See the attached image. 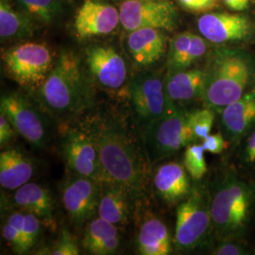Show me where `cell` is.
Listing matches in <instances>:
<instances>
[{
	"label": "cell",
	"instance_id": "cell-1",
	"mask_svg": "<svg viewBox=\"0 0 255 255\" xmlns=\"http://www.w3.org/2000/svg\"><path fill=\"white\" fill-rule=\"evenodd\" d=\"M87 131L98 148L107 182L119 184L140 200L146 191V165L132 139L107 119L96 121Z\"/></svg>",
	"mask_w": 255,
	"mask_h": 255
},
{
	"label": "cell",
	"instance_id": "cell-2",
	"mask_svg": "<svg viewBox=\"0 0 255 255\" xmlns=\"http://www.w3.org/2000/svg\"><path fill=\"white\" fill-rule=\"evenodd\" d=\"M38 93L43 107L54 117H73L87 107L81 64L73 52H61Z\"/></svg>",
	"mask_w": 255,
	"mask_h": 255
},
{
	"label": "cell",
	"instance_id": "cell-3",
	"mask_svg": "<svg viewBox=\"0 0 255 255\" xmlns=\"http://www.w3.org/2000/svg\"><path fill=\"white\" fill-rule=\"evenodd\" d=\"M206 72L202 100L208 108H224L240 99L251 82L252 69L238 53L217 54Z\"/></svg>",
	"mask_w": 255,
	"mask_h": 255
},
{
	"label": "cell",
	"instance_id": "cell-4",
	"mask_svg": "<svg viewBox=\"0 0 255 255\" xmlns=\"http://www.w3.org/2000/svg\"><path fill=\"white\" fill-rule=\"evenodd\" d=\"M187 115L171 101L164 116L145 129V145L150 162L174 154L196 140Z\"/></svg>",
	"mask_w": 255,
	"mask_h": 255
},
{
	"label": "cell",
	"instance_id": "cell-5",
	"mask_svg": "<svg viewBox=\"0 0 255 255\" xmlns=\"http://www.w3.org/2000/svg\"><path fill=\"white\" fill-rule=\"evenodd\" d=\"M9 77L27 89H39L54 65L51 50L44 44L27 42L2 54Z\"/></svg>",
	"mask_w": 255,
	"mask_h": 255
},
{
	"label": "cell",
	"instance_id": "cell-6",
	"mask_svg": "<svg viewBox=\"0 0 255 255\" xmlns=\"http://www.w3.org/2000/svg\"><path fill=\"white\" fill-rule=\"evenodd\" d=\"M211 211L204 194L192 190L176 212L175 244L181 250L200 246L209 232Z\"/></svg>",
	"mask_w": 255,
	"mask_h": 255
},
{
	"label": "cell",
	"instance_id": "cell-7",
	"mask_svg": "<svg viewBox=\"0 0 255 255\" xmlns=\"http://www.w3.org/2000/svg\"><path fill=\"white\" fill-rule=\"evenodd\" d=\"M128 93L134 119L145 129L164 116L171 102L165 93L164 82L153 74L135 77Z\"/></svg>",
	"mask_w": 255,
	"mask_h": 255
},
{
	"label": "cell",
	"instance_id": "cell-8",
	"mask_svg": "<svg viewBox=\"0 0 255 255\" xmlns=\"http://www.w3.org/2000/svg\"><path fill=\"white\" fill-rule=\"evenodd\" d=\"M66 167L77 176L107 182L97 146L87 130L72 128L66 130L62 142Z\"/></svg>",
	"mask_w": 255,
	"mask_h": 255
},
{
	"label": "cell",
	"instance_id": "cell-9",
	"mask_svg": "<svg viewBox=\"0 0 255 255\" xmlns=\"http://www.w3.org/2000/svg\"><path fill=\"white\" fill-rule=\"evenodd\" d=\"M2 113L21 136L30 145L42 148L47 141L46 121L39 109L19 94H6L0 100Z\"/></svg>",
	"mask_w": 255,
	"mask_h": 255
},
{
	"label": "cell",
	"instance_id": "cell-10",
	"mask_svg": "<svg viewBox=\"0 0 255 255\" xmlns=\"http://www.w3.org/2000/svg\"><path fill=\"white\" fill-rule=\"evenodd\" d=\"M119 14L120 24L128 32L145 27L170 30L178 19L173 5L161 0H124Z\"/></svg>",
	"mask_w": 255,
	"mask_h": 255
},
{
	"label": "cell",
	"instance_id": "cell-11",
	"mask_svg": "<svg viewBox=\"0 0 255 255\" xmlns=\"http://www.w3.org/2000/svg\"><path fill=\"white\" fill-rule=\"evenodd\" d=\"M101 186V182L77 175L64 182L62 201L73 224L83 225L98 213Z\"/></svg>",
	"mask_w": 255,
	"mask_h": 255
},
{
	"label": "cell",
	"instance_id": "cell-12",
	"mask_svg": "<svg viewBox=\"0 0 255 255\" xmlns=\"http://www.w3.org/2000/svg\"><path fill=\"white\" fill-rule=\"evenodd\" d=\"M86 64L92 76L104 88L117 90L127 81L126 62L113 46H90L86 50Z\"/></svg>",
	"mask_w": 255,
	"mask_h": 255
},
{
	"label": "cell",
	"instance_id": "cell-13",
	"mask_svg": "<svg viewBox=\"0 0 255 255\" xmlns=\"http://www.w3.org/2000/svg\"><path fill=\"white\" fill-rule=\"evenodd\" d=\"M120 24L118 9L97 0H84L75 16V30L79 38L109 34Z\"/></svg>",
	"mask_w": 255,
	"mask_h": 255
},
{
	"label": "cell",
	"instance_id": "cell-14",
	"mask_svg": "<svg viewBox=\"0 0 255 255\" xmlns=\"http://www.w3.org/2000/svg\"><path fill=\"white\" fill-rule=\"evenodd\" d=\"M201 34L216 44L243 40L250 35V20L242 14L228 12L205 13L198 20Z\"/></svg>",
	"mask_w": 255,
	"mask_h": 255
},
{
	"label": "cell",
	"instance_id": "cell-15",
	"mask_svg": "<svg viewBox=\"0 0 255 255\" xmlns=\"http://www.w3.org/2000/svg\"><path fill=\"white\" fill-rule=\"evenodd\" d=\"M126 46L131 60L138 67H147L164 56L166 37L159 28H138L129 31Z\"/></svg>",
	"mask_w": 255,
	"mask_h": 255
},
{
	"label": "cell",
	"instance_id": "cell-16",
	"mask_svg": "<svg viewBox=\"0 0 255 255\" xmlns=\"http://www.w3.org/2000/svg\"><path fill=\"white\" fill-rule=\"evenodd\" d=\"M133 201L130 193L119 184L101 183L98 216L119 228L124 227L130 221Z\"/></svg>",
	"mask_w": 255,
	"mask_h": 255
},
{
	"label": "cell",
	"instance_id": "cell-17",
	"mask_svg": "<svg viewBox=\"0 0 255 255\" xmlns=\"http://www.w3.org/2000/svg\"><path fill=\"white\" fill-rule=\"evenodd\" d=\"M13 202L19 210L35 215L49 228H54V203L50 192L44 186L27 182L16 189Z\"/></svg>",
	"mask_w": 255,
	"mask_h": 255
},
{
	"label": "cell",
	"instance_id": "cell-18",
	"mask_svg": "<svg viewBox=\"0 0 255 255\" xmlns=\"http://www.w3.org/2000/svg\"><path fill=\"white\" fill-rule=\"evenodd\" d=\"M153 185L157 195L169 203L182 201L190 193V182L186 169L175 162L161 164L156 169Z\"/></svg>",
	"mask_w": 255,
	"mask_h": 255
},
{
	"label": "cell",
	"instance_id": "cell-19",
	"mask_svg": "<svg viewBox=\"0 0 255 255\" xmlns=\"http://www.w3.org/2000/svg\"><path fill=\"white\" fill-rule=\"evenodd\" d=\"M82 246L91 255L116 254L120 246L119 227L101 217L93 218L84 229Z\"/></svg>",
	"mask_w": 255,
	"mask_h": 255
},
{
	"label": "cell",
	"instance_id": "cell-20",
	"mask_svg": "<svg viewBox=\"0 0 255 255\" xmlns=\"http://www.w3.org/2000/svg\"><path fill=\"white\" fill-rule=\"evenodd\" d=\"M34 172L31 160L18 148L10 147L0 153V184L1 187L15 191L29 182Z\"/></svg>",
	"mask_w": 255,
	"mask_h": 255
},
{
	"label": "cell",
	"instance_id": "cell-21",
	"mask_svg": "<svg viewBox=\"0 0 255 255\" xmlns=\"http://www.w3.org/2000/svg\"><path fill=\"white\" fill-rule=\"evenodd\" d=\"M206 72L201 69L174 70L164 82L167 98L173 102H184L202 97Z\"/></svg>",
	"mask_w": 255,
	"mask_h": 255
},
{
	"label": "cell",
	"instance_id": "cell-22",
	"mask_svg": "<svg viewBox=\"0 0 255 255\" xmlns=\"http://www.w3.org/2000/svg\"><path fill=\"white\" fill-rule=\"evenodd\" d=\"M221 121L230 134L244 135L255 122V89L246 92L240 99L224 107Z\"/></svg>",
	"mask_w": 255,
	"mask_h": 255
},
{
	"label": "cell",
	"instance_id": "cell-23",
	"mask_svg": "<svg viewBox=\"0 0 255 255\" xmlns=\"http://www.w3.org/2000/svg\"><path fill=\"white\" fill-rule=\"evenodd\" d=\"M210 211L212 221L221 236H228L244 228L237 217L236 204L228 182H225L213 197Z\"/></svg>",
	"mask_w": 255,
	"mask_h": 255
},
{
	"label": "cell",
	"instance_id": "cell-24",
	"mask_svg": "<svg viewBox=\"0 0 255 255\" xmlns=\"http://www.w3.org/2000/svg\"><path fill=\"white\" fill-rule=\"evenodd\" d=\"M140 255H167L171 253V238L166 225L156 217L146 218L137 235Z\"/></svg>",
	"mask_w": 255,
	"mask_h": 255
},
{
	"label": "cell",
	"instance_id": "cell-25",
	"mask_svg": "<svg viewBox=\"0 0 255 255\" xmlns=\"http://www.w3.org/2000/svg\"><path fill=\"white\" fill-rule=\"evenodd\" d=\"M33 24L25 13L13 9L6 0L0 1V36L2 40L29 36Z\"/></svg>",
	"mask_w": 255,
	"mask_h": 255
},
{
	"label": "cell",
	"instance_id": "cell-26",
	"mask_svg": "<svg viewBox=\"0 0 255 255\" xmlns=\"http://www.w3.org/2000/svg\"><path fill=\"white\" fill-rule=\"evenodd\" d=\"M191 38L192 33L190 32H182L175 36L172 40L168 55V65L172 71L186 68L185 64Z\"/></svg>",
	"mask_w": 255,
	"mask_h": 255
},
{
	"label": "cell",
	"instance_id": "cell-27",
	"mask_svg": "<svg viewBox=\"0 0 255 255\" xmlns=\"http://www.w3.org/2000/svg\"><path fill=\"white\" fill-rule=\"evenodd\" d=\"M204 152L205 150L201 145L191 144L186 146L183 156V165L194 180H200L207 171Z\"/></svg>",
	"mask_w": 255,
	"mask_h": 255
},
{
	"label": "cell",
	"instance_id": "cell-28",
	"mask_svg": "<svg viewBox=\"0 0 255 255\" xmlns=\"http://www.w3.org/2000/svg\"><path fill=\"white\" fill-rule=\"evenodd\" d=\"M188 125L196 139H203L209 135L215 121V113L211 108L196 110L187 115Z\"/></svg>",
	"mask_w": 255,
	"mask_h": 255
},
{
	"label": "cell",
	"instance_id": "cell-29",
	"mask_svg": "<svg viewBox=\"0 0 255 255\" xmlns=\"http://www.w3.org/2000/svg\"><path fill=\"white\" fill-rule=\"evenodd\" d=\"M42 224H44L42 220L35 215L24 212L23 237L27 252L35 246L40 240L42 233Z\"/></svg>",
	"mask_w": 255,
	"mask_h": 255
},
{
	"label": "cell",
	"instance_id": "cell-30",
	"mask_svg": "<svg viewBox=\"0 0 255 255\" xmlns=\"http://www.w3.org/2000/svg\"><path fill=\"white\" fill-rule=\"evenodd\" d=\"M80 254V247L75 237L67 229H62L60 237L56 241L54 247L50 252V255H79Z\"/></svg>",
	"mask_w": 255,
	"mask_h": 255
},
{
	"label": "cell",
	"instance_id": "cell-31",
	"mask_svg": "<svg viewBox=\"0 0 255 255\" xmlns=\"http://www.w3.org/2000/svg\"><path fill=\"white\" fill-rule=\"evenodd\" d=\"M1 233L3 238L14 253L19 255L27 253L22 235L12 225H10L7 220L2 225Z\"/></svg>",
	"mask_w": 255,
	"mask_h": 255
},
{
	"label": "cell",
	"instance_id": "cell-32",
	"mask_svg": "<svg viewBox=\"0 0 255 255\" xmlns=\"http://www.w3.org/2000/svg\"><path fill=\"white\" fill-rule=\"evenodd\" d=\"M207 49V44L203 38L199 35L192 34L191 43L189 46L186 64L185 66H190L194 62L199 60L203 55L205 54Z\"/></svg>",
	"mask_w": 255,
	"mask_h": 255
},
{
	"label": "cell",
	"instance_id": "cell-33",
	"mask_svg": "<svg viewBox=\"0 0 255 255\" xmlns=\"http://www.w3.org/2000/svg\"><path fill=\"white\" fill-rule=\"evenodd\" d=\"M18 3L28 15L44 22H50L52 20L50 15L43 9L39 0H18Z\"/></svg>",
	"mask_w": 255,
	"mask_h": 255
},
{
	"label": "cell",
	"instance_id": "cell-34",
	"mask_svg": "<svg viewBox=\"0 0 255 255\" xmlns=\"http://www.w3.org/2000/svg\"><path fill=\"white\" fill-rule=\"evenodd\" d=\"M201 146L204 150L212 154H219L226 147V141L221 133L211 134L202 139Z\"/></svg>",
	"mask_w": 255,
	"mask_h": 255
},
{
	"label": "cell",
	"instance_id": "cell-35",
	"mask_svg": "<svg viewBox=\"0 0 255 255\" xmlns=\"http://www.w3.org/2000/svg\"><path fill=\"white\" fill-rule=\"evenodd\" d=\"M184 9L196 12H205L218 5V0H178Z\"/></svg>",
	"mask_w": 255,
	"mask_h": 255
},
{
	"label": "cell",
	"instance_id": "cell-36",
	"mask_svg": "<svg viewBox=\"0 0 255 255\" xmlns=\"http://www.w3.org/2000/svg\"><path fill=\"white\" fill-rule=\"evenodd\" d=\"M16 132L17 131L9 122V119L0 113V146L3 147L9 144L15 136Z\"/></svg>",
	"mask_w": 255,
	"mask_h": 255
},
{
	"label": "cell",
	"instance_id": "cell-37",
	"mask_svg": "<svg viewBox=\"0 0 255 255\" xmlns=\"http://www.w3.org/2000/svg\"><path fill=\"white\" fill-rule=\"evenodd\" d=\"M213 255H246L245 250L243 247L233 243V242H226L219 245L213 253Z\"/></svg>",
	"mask_w": 255,
	"mask_h": 255
},
{
	"label": "cell",
	"instance_id": "cell-38",
	"mask_svg": "<svg viewBox=\"0 0 255 255\" xmlns=\"http://www.w3.org/2000/svg\"><path fill=\"white\" fill-rule=\"evenodd\" d=\"M245 157H246V162L249 164H255V130L248 140L246 150H245Z\"/></svg>",
	"mask_w": 255,
	"mask_h": 255
},
{
	"label": "cell",
	"instance_id": "cell-39",
	"mask_svg": "<svg viewBox=\"0 0 255 255\" xmlns=\"http://www.w3.org/2000/svg\"><path fill=\"white\" fill-rule=\"evenodd\" d=\"M39 2L43 7V9H45L50 15V17L53 19L58 9V1L57 0H39Z\"/></svg>",
	"mask_w": 255,
	"mask_h": 255
},
{
	"label": "cell",
	"instance_id": "cell-40",
	"mask_svg": "<svg viewBox=\"0 0 255 255\" xmlns=\"http://www.w3.org/2000/svg\"><path fill=\"white\" fill-rule=\"evenodd\" d=\"M223 1L230 9H234V10H239V11L242 10L239 3L237 2V0H223Z\"/></svg>",
	"mask_w": 255,
	"mask_h": 255
},
{
	"label": "cell",
	"instance_id": "cell-41",
	"mask_svg": "<svg viewBox=\"0 0 255 255\" xmlns=\"http://www.w3.org/2000/svg\"><path fill=\"white\" fill-rule=\"evenodd\" d=\"M237 2L239 3V5H240L242 10H244V9L249 8V0H237Z\"/></svg>",
	"mask_w": 255,
	"mask_h": 255
}]
</instances>
